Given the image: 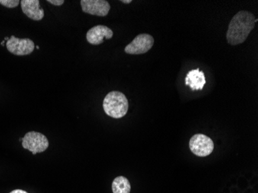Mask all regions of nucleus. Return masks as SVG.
I'll return each mask as SVG.
<instances>
[{"instance_id":"obj_8","label":"nucleus","mask_w":258,"mask_h":193,"mask_svg":"<svg viewBox=\"0 0 258 193\" xmlns=\"http://www.w3.org/2000/svg\"><path fill=\"white\" fill-rule=\"evenodd\" d=\"M112 30L106 26L98 25L92 27L87 32L86 39L88 43L92 45H100L104 42V39L110 40L112 38Z\"/></svg>"},{"instance_id":"obj_5","label":"nucleus","mask_w":258,"mask_h":193,"mask_svg":"<svg viewBox=\"0 0 258 193\" xmlns=\"http://www.w3.org/2000/svg\"><path fill=\"white\" fill-rule=\"evenodd\" d=\"M154 38L146 33L138 35L131 43L126 46L124 52L127 54L139 55L147 53L154 45Z\"/></svg>"},{"instance_id":"obj_4","label":"nucleus","mask_w":258,"mask_h":193,"mask_svg":"<svg viewBox=\"0 0 258 193\" xmlns=\"http://www.w3.org/2000/svg\"><path fill=\"white\" fill-rule=\"evenodd\" d=\"M191 152L198 157H207L212 153L214 144L212 139L204 134H197L189 141Z\"/></svg>"},{"instance_id":"obj_14","label":"nucleus","mask_w":258,"mask_h":193,"mask_svg":"<svg viewBox=\"0 0 258 193\" xmlns=\"http://www.w3.org/2000/svg\"><path fill=\"white\" fill-rule=\"evenodd\" d=\"M10 193H27V191H23V190L21 189H16L14 190V191H12Z\"/></svg>"},{"instance_id":"obj_13","label":"nucleus","mask_w":258,"mask_h":193,"mask_svg":"<svg viewBox=\"0 0 258 193\" xmlns=\"http://www.w3.org/2000/svg\"><path fill=\"white\" fill-rule=\"evenodd\" d=\"M46 2L52 4V5L56 6V7L62 6L63 4H64V1H63V0H47Z\"/></svg>"},{"instance_id":"obj_17","label":"nucleus","mask_w":258,"mask_h":193,"mask_svg":"<svg viewBox=\"0 0 258 193\" xmlns=\"http://www.w3.org/2000/svg\"><path fill=\"white\" fill-rule=\"evenodd\" d=\"M37 50H39V49H40V46H37Z\"/></svg>"},{"instance_id":"obj_9","label":"nucleus","mask_w":258,"mask_h":193,"mask_svg":"<svg viewBox=\"0 0 258 193\" xmlns=\"http://www.w3.org/2000/svg\"><path fill=\"white\" fill-rule=\"evenodd\" d=\"M20 4L23 14L27 17L34 21L43 20L44 17V10L40 8L39 0H22Z\"/></svg>"},{"instance_id":"obj_2","label":"nucleus","mask_w":258,"mask_h":193,"mask_svg":"<svg viewBox=\"0 0 258 193\" xmlns=\"http://www.w3.org/2000/svg\"><path fill=\"white\" fill-rule=\"evenodd\" d=\"M103 108L107 115L113 118H121L128 111V101L123 93L111 91L105 96Z\"/></svg>"},{"instance_id":"obj_12","label":"nucleus","mask_w":258,"mask_h":193,"mask_svg":"<svg viewBox=\"0 0 258 193\" xmlns=\"http://www.w3.org/2000/svg\"><path fill=\"white\" fill-rule=\"evenodd\" d=\"M20 4L19 0H0V4L7 7V8L14 9L18 7Z\"/></svg>"},{"instance_id":"obj_15","label":"nucleus","mask_w":258,"mask_h":193,"mask_svg":"<svg viewBox=\"0 0 258 193\" xmlns=\"http://www.w3.org/2000/svg\"><path fill=\"white\" fill-rule=\"evenodd\" d=\"M121 2L123 4H131L132 0H121Z\"/></svg>"},{"instance_id":"obj_10","label":"nucleus","mask_w":258,"mask_h":193,"mask_svg":"<svg viewBox=\"0 0 258 193\" xmlns=\"http://www.w3.org/2000/svg\"><path fill=\"white\" fill-rule=\"evenodd\" d=\"M185 84L187 86L190 87L192 91H198V90L201 91L206 84V78L204 72L200 71L199 68L189 71L185 77Z\"/></svg>"},{"instance_id":"obj_16","label":"nucleus","mask_w":258,"mask_h":193,"mask_svg":"<svg viewBox=\"0 0 258 193\" xmlns=\"http://www.w3.org/2000/svg\"><path fill=\"white\" fill-rule=\"evenodd\" d=\"M4 44H5V40L1 43V45H2V46H4Z\"/></svg>"},{"instance_id":"obj_11","label":"nucleus","mask_w":258,"mask_h":193,"mask_svg":"<svg viewBox=\"0 0 258 193\" xmlns=\"http://www.w3.org/2000/svg\"><path fill=\"white\" fill-rule=\"evenodd\" d=\"M113 193H130L131 185L128 179L124 176L114 178L112 182Z\"/></svg>"},{"instance_id":"obj_1","label":"nucleus","mask_w":258,"mask_h":193,"mask_svg":"<svg viewBox=\"0 0 258 193\" xmlns=\"http://www.w3.org/2000/svg\"><path fill=\"white\" fill-rule=\"evenodd\" d=\"M255 27V17L248 11H240L232 18L227 32V40L232 46L241 44Z\"/></svg>"},{"instance_id":"obj_7","label":"nucleus","mask_w":258,"mask_h":193,"mask_svg":"<svg viewBox=\"0 0 258 193\" xmlns=\"http://www.w3.org/2000/svg\"><path fill=\"white\" fill-rule=\"evenodd\" d=\"M81 6L85 14L98 17H106L111 9L106 0H81Z\"/></svg>"},{"instance_id":"obj_3","label":"nucleus","mask_w":258,"mask_h":193,"mask_svg":"<svg viewBox=\"0 0 258 193\" xmlns=\"http://www.w3.org/2000/svg\"><path fill=\"white\" fill-rule=\"evenodd\" d=\"M23 149H27L36 155L45 152L49 147L48 139L40 132H30L25 135L22 141Z\"/></svg>"},{"instance_id":"obj_6","label":"nucleus","mask_w":258,"mask_h":193,"mask_svg":"<svg viewBox=\"0 0 258 193\" xmlns=\"http://www.w3.org/2000/svg\"><path fill=\"white\" fill-rule=\"evenodd\" d=\"M7 50L17 56H26L33 53L35 44L30 39H19L12 36L7 41Z\"/></svg>"}]
</instances>
